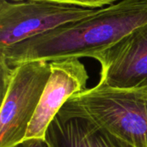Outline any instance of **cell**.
Instances as JSON below:
<instances>
[{"label": "cell", "instance_id": "ba28073f", "mask_svg": "<svg viewBox=\"0 0 147 147\" xmlns=\"http://www.w3.org/2000/svg\"><path fill=\"white\" fill-rule=\"evenodd\" d=\"M13 1L21 2L24 0H13ZM32 1H47V2L61 3V4L75 5V6H80V7L90 8V9H96V8L98 9L105 5L113 4L118 0H32Z\"/></svg>", "mask_w": 147, "mask_h": 147}, {"label": "cell", "instance_id": "6da1fadb", "mask_svg": "<svg viewBox=\"0 0 147 147\" xmlns=\"http://www.w3.org/2000/svg\"><path fill=\"white\" fill-rule=\"evenodd\" d=\"M146 23L147 0H121L87 17L2 49L0 60L14 66L34 60L92 58Z\"/></svg>", "mask_w": 147, "mask_h": 147}, {"label": "cell", "instance_id": "52a82bcc", "mask_svg": "<svg viewBox=\"0 0 147 147\" xmlns=\"http://www.w3.org/2000/svg\"><path fill=\"white\" fill-rule=\"evenodd\" d=\"M46 140L51 147H131L85 120L59 115L50 124Z\"/></svg>", "mask_w": 147, "mask_h": 147}, {"label": "cell", "instance_id": "3957f363", "mask_svg": "<svg viewBox=\"0 0 147 147\" xmlns=\"http://www.w3.org/2000/svg\"><path fill=\"white\" fill-rule=\"evenodd\" d=\"M0 147H18L24 141L48 81L50 62L34 60L9 66L0 60Z\"/></svg>", "mask_w": 147, "mask_h": 147}, {"label": "cell", "instance_id": "7a4b0ae2", "mask_svg": "<svg viewBox=\"0 0 147 147\" xmlns=\"http://www.w3.org/2000/svg\"><path fill=\"white\" fill-rule=\"evenodd\" d=\"M80 118L131 147H147V86L118 89L97 84L71 96L57 115Z\"/></svg>", "mask_w": 147, "mask_h": 147}, {"label": "cell", "instance_id": "277c9868", "mask_svg": "<svg viewBox=\"0 0 147 147\" xmlns=\"http://www.w3.org/2000/svg\"><path fill=\"white\" fill-rule=\"evenodd\" d=\"M96 10L47 1L0 0V50L87 17Z\"/></svg>", "mask_w": 147, "mask_h": 147}, {"label": "cell", "instance_id": "9c48e42d", "mask_svg": "<svg viewBox=\"0 0 147 147\" xmlns=\"http://www.w3.org/2000/svg\"><path fill=\"white\" fill-rule=\"evenodd\" d=\"M18 147H51L47 140H30L22 142Z\"/></svg>", "mask_w": 147, "mask_h": 147}, {"label": "cell", "instance_id": "8992f818", "mask_svg": "<svg viewBox=\"0 0 147 147\" xmlns=\"http://www.w3.org/2000/svg\"><path fill=\"white\" fill-rule=\"evenodd\" d=\"M51 73L28 127L24 141L46 140L47 131L68 99L85 90L89 75L78 58L50 62ZM23 141V142H24Z\"/></svg>", "mask_w": 147, "mask_h": 147}, {"label": "cell", "instance_id": "5b68a950", "mask_svg": "<svg viewBox=\"0 0 147 147\" xmlns=\"http://www.w3.org/2000/svg\"><path fill=\"white\" fill-rule=\"evenodd\" d=\"M92 59L101 65L100 84L118 89L147 86V23Z\"/></svg>", "mask_w": 147, "mask_h": 147}]
</instances>
